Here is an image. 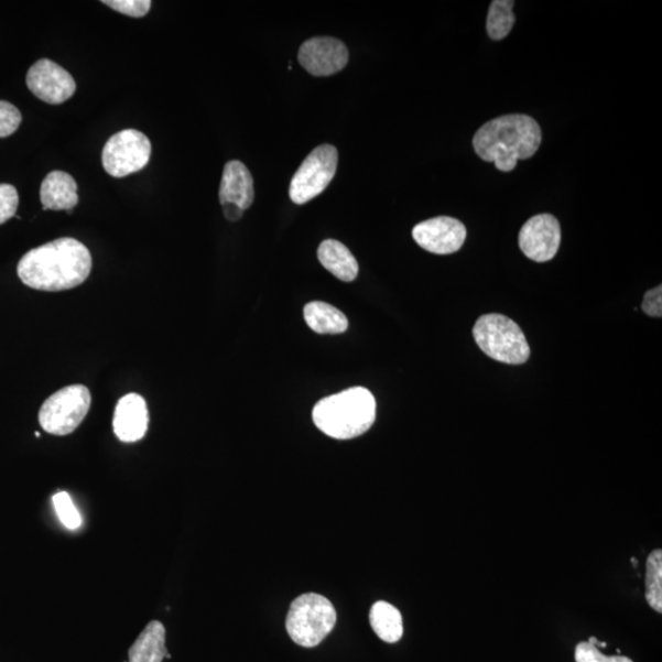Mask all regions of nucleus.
<instances>
[{"label": "nucleus", "mask_w": 662, "mask_h": 662, "mask_svg": "<svg viewBox=\"0 0 662 662\" xmlns=\"http://www.w3.org/2000/svg\"><path fill=\"white\" fill-rule=\"evenodd\" d=\"M91 269L93 258L88 247L65 237L31 249L21 258L18 275L31 289L59 292L84 284Z\"/></svg>", "instance_id": "obj_1"}, {"label": "nucleus", "mask_w": 662, "mask_h": 662, "mask_svg": "<svg viewBox=\"0 0 662 662\" xmlns=\"http://www.w3.org/2000/svg\"><path fill=\"white\" fill-rule=\"evenodd\" d=\"M541 128L527 115L492 119L477 130L473 145L477 156L493 162L497 170L512 172L519 160L533 158L541 145Z\"/></svg>", "instance_id": "obj_2"}, {"label": "nucleus", "mask_w": 662, "mask_h": 662, "mask_svg": "<svg viewBox=\"0 0 662 662\" xmlns=\"http://www.w3.org/2000/svg\"><path fill=\"white\" fill-rule=\"evenodd\" d=\"M376 400L370 390L356 387L324 398L314 406V425L335 439H352L366 433L376 421Z\"/></svg>", "instance_id": "obj_3"}, {"label": "nucleus", "mask_w": 662, "mask_h": 662, "mask_svg": "<svg viewBox=\"0 0 662 662\" xmlns=\"http://www.w3.org/2000/svg\"><path fill=\"white\" fill-rule=\"evenodd\" d=\"M474 338L492 360L507 365H523L529 360L530 346L519 325L502 314H486L476 322Z\"/></svg>", "instance_id": "obj_4"}, {"label": "nucleus", "mask_w": 662, "mask_h": 662, "mask_svg": "<svg viewBox=\"0 0 662 662\" xmlns=\"http://www.w3.org/2000/svg\"><path fill=\"white\" fill-rule=\"evenodd\" d=\"M333 604L319 594H303L290 606L286 629L290 638L303 648L319 645L336 623Z\"/></svg>", "instance_id": "obj_5"}, {"label": "nucleus", "mask_w": 662, "mask_h": 662, "mask_svg": "<svg viewBox=\"0 0 662 662\" xmlns=\"http://www.w3.org/2000/svg\"><path fill=\"white\" fill-rule=\"evenodd\" d=\"M91 406L90 390L82 384L65 387L43 403L39 421L54 436H68L80 425Z\"/></svg>", "instance_id": "obj_6"}, {"label": "nucleus", "mask_w": 662, "mask_h": 662, "mask_svg": "<svg viewBox=\"0 0 662 662\" xmlns=\"http://www.w3.org/2000/svg\"><path fill=\"white\" fill-rule=\"evenodd\" d=\"M338 161V150L333 145L324 144L314 149L291 180V200L302 205L318 197L333 181Z\"/></svg>", "instance_id": "obj_7"}, {"label": "nucleus", "mask_w": 662, "mask_h": 662, "mask_svg": "<svg viewBox=\"0 0 662 662\" xmlns=\"http://www.w3.org/2000/svg\"><path fill=\"white\" fill-rule=\"evenodd\" d=\"M149 138L135 129H126L108 139L102 150V165L108 175L123 178L143 170L151 158Z\"/></svg>", "instance_id": "obj_8"}, {"label": "nucleus", "mask_w": 662, "mask_h": 662, "mask_svg": "<svg viewBox=\"0 0 662 662\" xmlns=\"http://www.w3.org/2000/svg\"><path fill=\"white\" fill-rule=\"evenodd\" d=\"M26 84L37 99L50 105L68 101L77 90V83L72 74L50 59H40L32 65Z\"/></svg>", "instance_id": "obj_9"}, {"label": "nucleus", "mask_w": 662, "mask_h": 662, "mask_svg": "<svg viewBox=\"0 0 662 662\" xmlns=\"http://www.w3.org/2000/svg\"><path fill=\"white\" fill-rule=\"evenodd\" d=\"M561 246V226L555 216L540 214L531 217L519 232L522 252L538 263L550 262Z\"/></svg>", "instance_id": "obj_10"}, {"label": "nucleus", "mask_w": 662, "mask_h": 662, "mask_svg": "<svg viewBox=\"0 0 662 662\" xmlns=\"http://www.w3.org/2000/svg\"><path fill=\"white\" fill-rule=\"evenodd\" d=\"M412 237L425 251L446 256L459 251L466 240V229L459 220L439 216L416 225Z\"/></svg>", "instance_id": "obj_11"}, {"label": "nucleus", "mask_w": 662, "mask_h": 662, "mask_svg": "<svg viewBox=\"0 0 662 662\" xmlns=\"http://www.w3.org/2000/svg\"><path fill=\"white\" fill-rule=\"evenodd\" d=\"M299 62L314 77H330L349 62V50L339 40L314 37L300 48Z\"/></svg>", "instance_id": "obj_12"}, {"label": "nucleus", "mask_w": 662, "mask_h": 662, "mask_svg": "<svg viewBox=\"0 0 662 662\" xmlns=\"http://www.w3.org/2000/svg\"><path fill=\"white\" fill-rule=\"evenodd\" d=\"M149 426V411L143 397L132 393L118 401L113 431L119 441L133 443L143 439Z\"/></svg>", "instance_id": "obj_13"}, {"label": "nucleus", "mask_w": 662, "mask_h": 662, "mask_svg": "<svg viewBox=\"0 0 662 662\" xmlns=\"http://www.w3.org/2000/svg\"><path fill=\"white\" fill-rule=\"evenodd\" d=\"M221 205H236L243 211L254 202V181L241 161L227 162L220 186Z\"/></svg>", "instance_id": "obj_14"}, {"label": "nucleus", "mask_w": 662, "mask_h": 662, "mask_svg": "<svg viewBox=\"0 0 662 662\" xmlns=\"http://www.w3.org/2000/svg\"><path fill=\"white\" fill-rule=\"evenodd\" d=\"M43 209L73 211L79 203L78 184L67 172L53 171L41 184Z\"/></svg>", "instance_id": "obj_15"}, {"label": "nucleus", "mask_w": 662, "mask_h": 662, "mask_svg": "<svg viewBox=\"0 0 662 662\" xmlns=\"http://www.w3.org/2000/svg\"><path fill=\"white\" fill-rule=\"evenodd\" d=\"M129 662H162L170 655L166 649V629L159 621L150 622L129 649Z\"/></svg>", "instance_id": "obj_16"}, {"label": "nucleus", "mask_w": 662, "mask_h": 662, "mask_svg": "<svg viewBox=\"0 0 662 662\" xmlns=\"http://www.w3.org/2000/svg\"><path fill=\"white\" fill-rule=\"evenodd\" d=\"M321 264L335 278L345 282L354 281L358 275V263L350 249L339 241L327 240L318 248Z\"/></svg>", "instance_id": "obj_17"}, {"label": "nucleus", "mask_w": 662, "mask_h": 662, "mask_svg": "<svg viewBox=\"0 0 662 662\" xmlns=\"http://www.w3.org/2000/svg\"><path fill=\"white\" fill-rule=\"evenodd\" d=\"M306 323L318 334H341L349 328L345 314L325 302H311L305 306Z\"/></svg>", "instance_id": "obj_18"}, {"label": "nucleus", "mask_w": 662, "mask_h": 662, "mask_svg": "<svg viewBox=\"0 0 662 662\" xmlns=\"http://www.w3.org/2000/svg\"><path fill=\"white\" fill-rule=\"evenodd\" d=\"M370 623L378 638L386 643L394 644L404 634L403 616L397 607L386 601L372 606Z\"/></svg>", "instance_id": "obj_19"}, {"label": "nucleus", "mask_w": 662, "mask_h": 662, "mask_svg": "<svg viewBox=\"0 0 662 662\" xmlns=\"http://www.w3.org/2000/svg\"><path fill=\"white\" fill-rule=\"evenodd\" d=\"M513 0H493L488 10L487 32L495 41L503 40L512 31L516 24Z\"/></svg>", "instance_id": "obj_20"}, {"label": "nucleus", "mask_w": 662, "mask_h": 662, "mask_svg": "<svg viewBox=\"0 0 662 662\" xmlns=\"http://www.w3.org/2000/svg\"><path fill=\"white\" fill-rule=\"evenodd\" d=\"M645 598L654 611L662 612V551L654 550L647 561Z\"/></svg>", "instance_id": "obj_21"}, {"label": "nucleus", "mask_w": 662, "mask_h": 662, "mask_svg": "<svg viewBox=\"0 0 662 662\" xmlns=\"http://www.w3.org/2000/svg\"><path fill=\"white\" fill-rule=\"evenodd\" d=\"M53 504L63 525L69 530L78 529L82 525V516L67 492H59L54 496Z\"/></svg>", "instance_id": "obj_22"}, {"label": "nucleus", "mask_w": 662, "mask_h": 662, "mask_svg": "<svg viewBox=\"0 0 662 662\" xmlns=\"http://www.w3.org/2000/svg\"><path fill=\"white\" fill-rule=\"evenodd\" d=\"M21 121H23V116L18 107L8 101H0V138L13 135Z\"/></svg>", "instance_id": "obj_23"}, {"label": "nucleus", "mask_w": 662, "mask_h": 662, "mask_svg": "<svg viewBox=\"0 0 662 662\" xmlns=\"http://www.w3.org/2000/svg\"><path fill=\"white\" fill-rule=\"evenodd\" d=\"M19 206V194L12 184L0 183V225L15 216Z\"/></svg>", "instance_id": "obj_24"}, {"label": "nucleus", "mask_w": 662, "mask_h": 662, "mask_svg": "<svg viewBox=\"0 0 662 662\" xmlns=\"http://www.w3.org/2000/svg\"><path fill=\"white\" fill-rule=\"evenodd\" d=\"M102 3L118 13L132 18L145 17L150 12L151 4H153L150 0H105Z\"/></svg>", "instance_id": "obj_25"}, {"label": "nucleus", "mask_w": 662, "mask_h": 662, "mask_svg": "<svg viewBox=\"0 0 662 662\" xmlns=\"http://www.w3.org/2000/svg\"><path fill=\"white\" fill-rule=\"evenodd\" d=\"M575 662H633L626 656H607L598 647L589 642H582L575 648Z\"/></svg>", "instance_id": "obj_26"}, {"label": "nucleus", "mask_w": 662, "mask_h": 662, "mask_svg": "<svg viewBox=\"0 0 662 662\" xmlns=\"http://www.w3.org/2000/svg\"><path fill=\"white\" fill-rule=\"evenodd\" d=\"M643 311L648 316L660 318L662 316V287L661 285L645 293Z\"/></svg>", "instance_id": "obj_27"}, {"label": "nucleus", "mask_w": 662, "mask_h": 662, "mask_svg": "<svg viewBox=\"0 0 662 662\" xmlns=\"http://www.w3.org/2000/svg\"><path fill=\"white\" fill-rule=\"evenodd\" d=\"M223 208L226 219L234 223L240 220L245 213L238 206L231 204L223 205Z\"/></svg>", "instance_id": "obj_28"}]
</instances>
